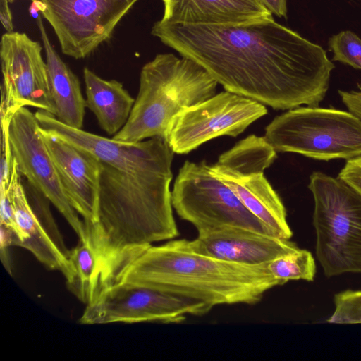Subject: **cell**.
I'll list each match as a JSON object with an SVG mask.
<instances>
[{
	"label": "cell",
	"mask_w": 361,
	"mask_h": 361,
	"mask_svg": "<svg viewBox=\"0 0 361 361\" xmlns=\"http://www.w3.org/2000/svg\"><path fill=\"white\" fill-rule=\"evenodd\" d=\"M2 71L1 118L11 119L21 107L31 106L55 115L42 47L27 34L4 33L1 39Z\"/></svg>",
	"instance_id": "cell-12"
},
{
	"label": "cell",
	"mask_w": 361,
	"mask_h": 361,
	"mask_svg": "<svg viewBox=\"0 0 361 361\" xmlns=\"http://www.w3.org/2000/svg\"><path fill=\"white\" fill-rule=\"evenodd\" d=\"M8 2L11 4V3L14 2V1H16V0H8Z\"/></svg>",
	"instance_id": "cell-28"
},
{
	"label": "cell",
	"mask_w": 361,
	"mask_h": 361,
	"mask_svg": "<svg viewBox=\"0 0 361 361\" xmlns=\"http://www.w3.org/2000/svg\"><path fill=\"white\" fill-rule=\"evenodd\" d=\"M112 282L145 286L204 302L254 305L276 286L267 263L258 265L220 260L196 253L186 239L147 246L130 257Z\"/></svg>",
	"instance_id": "cell-3"
},
{
	"label": "cell",
	"mask_w": 361,
	"mask_h": 361,
	"mask_svg": "<svg viewBox=\"0 0 361 361\" xmlns=\"http://www.w3.org/2000/svg\"><path fill=\"white\" fill-rule=\"evenodd\" d=\"M264 137L276 152L317 160L361 157V120L349 111L318 106L289 109L266 127Z\"/></svg>",
	"instance_id": "cell-6"
},
{
	"label": "cell",
	"mask_w": 361,
	"mask_h": 361,
	"mask_svg": "<svg viewBox=\"0 0 361 361\" xmlns=\"http://www.w3.org/2000/svg\"><path fill=\"white\" fill-rule=\"evenodd\" d=\"M263 5L279 17L287 18V0H260Z\"/></svg>",
	"instance_id": "cell-26"
},
{
	"label": "cell",
	"mask_w": 361,
	"mask_h": 361,
	"mask_svg": "<svg viewBox=\"0 0 361 361\" xmlns=\"http://www.w3.org/2000/svg\"><path fill=\"white\" fill-rule=\"evenodd\" d=\"M151 34L201 65L226 91L274 109L317 106L335 67L321 46L272 16L228 25L159 20Z\"/></svg>",
	"instance_id": "cell-1"
},
{
	"label": "cell",
	"mask_w": 361,
	"mask_h": 361,
	"mask_svg": "<svg viewBox=\"0 0 361 361\" xmlns=\"http://www.w3.org/2000/svg\"><path fill=\"white\" fill-rule=\"evenodd\" d=\"M212 309L203 302L169 292L112 282L86 305L79 322L83 324L180 323L188 314L202 316Z\"/></svg>",
	"instance_id": "cell-10"
},
{
	"label": "cell",
	"mask_w": 361,
	"mask_h": 361,
	"mask_svg": "<svg viewBox=\"0 0 361 361\" xmlns=\"http://www.w3.org/2000/svg\"><path fill=\"white\" fill-rule=\"evenodd\" d=\"M335 310L327 322L333 324H361V290H348L334 296Z\"/></svg>",
	"instance_id": "cell-23"
},
{
	"label": "cell",
	"mask_w": 361,
	"mask_h": 361,
	"mask_svg": "<svg viewBox=\"0 0 361 361\" xmlns=\"http://www.w3.org/2000/svg\"><path fill=\"white\" fill-rule=\"evenodd\" d=\"M73 277L67 285L86 305L92 303L102 288L99 259L90 240H80L69 252Z\"/></svg>",
	"instance_id": "cell-20"
},
{
	"label": "cell",
	"mask_w": 361,
	"mask_h": 361,
	"mask_svg": "<svg viewBox=\"0 0 361 361\" xmlns=\"http://www.w3.org/2000/svg\"><path fill=\"white\" fill-rule=\"evenodd\" d=\"M276 152L264 137L251 135L220 155L210 170L275 236L290 240L293 232L286 208L264 176Z\"/></svg>",
	"instance_id": "cell-7"
},
{
	"label": "cell",
	"mask_w": 361,
	"mask_h": 361,
	"mask_svg": "<svg viewBox=\"0 0 361 361\" xmlns=\"http://www.w3.org/2000/svg\"><path fill=\"white\" fill-rule=\"evenodd\" d=\"M40 128V127H39ZM40 132L63 191L87 228L97 218L101 161L92 153Z\"/></svg>",
	"instance_id": "cell-14"
},
{
	"label": "cell",
	"mask_w": 361,
	"mask_h": 361,
	"mask_svg": "<svg viewBox=\"0 0 361 361\" xmlns=\"http://www.w3.org/2000/svg\"><path fill=\"white\" fill-rule=\"evenodd\" d=\"M267 268L279 286L294 280L312 281L317 269L311 252L298 247L270 261Z\"/></svg>",
	"instance_id": "cell-21"
},
{
	"label": "cell",
	"mask_w": 361,
	"mask_h": 361,
	"mask_svg": "<svg viewBox=\"0 0 361 361\" xmlns=\"http://www.w3.org/2000/svg\"><path fill=\"white\" fill-rule=\"evenodd\" d=\"M86 106L96 116L100 128L116 134L127 122L135 99L116 80H105L87 67L83 69Z\"/></svg>",
	"instance_id": "cell-19"
},
{
	"label": "cell",
	"mask_w": 361,
	"mask_h": 361,
	"mask_svg": "<svg viewBox=\"0 0 361 361\" xmlns=\"http://www.w3.org/2000/svg\"><path fill=\"white\" fill-rule=\"evenodd\" d=\"M173 208L198 234L239 227L274 235L236 195L211 172L207 161H185L171 191Z\"/></svg>",
	"instance_id": "cell-8"
},
{
	"label": "cell",
	"mask_w": 361,
	"mask_h": 361,
	"mask_svg": "<svg viewBox=\"0 0 361 361\" xmlns=\"http://www.w3.org/2000/svg\"><path fill=\"white\" fill-rule=\"evenodd\" d=\"M36 23L46 54L54 116L66 126L81 129L87 106L80 81L52 46L41 15L36 17Z\"/></svg>",
	"instance_id": "cell-18"
},
{
	"label": "cell",
	"mask_w": 361,
	"mask_h": 361,
	"mask_svg": "<svg viewBox=\"0 0 361 361\" xmlns=\"http://www.w3.org/2000/svg\"><path fill=\"white\" fill-rule=\"evenodd\" d=\"M338 177L361 195V157L347 160Z\"/></svg>",
	"instance_id": "cell-24"
},
{
	"label": "cell",
	"mask_w": 361,
	"mask_h": 361,
	"mask_svg": "<svg viewBox=\"0 0 361 361\" xmlns=\"http://www.w3.org/2000/svg\"><path fill=\"white\" fill-rule=\"evenodd\" d=\"M173 150L149 147L101 161L97 218L86 228L104 283L139 250L179 235L170 183Z\"/></svg>",
	"instance_id": "cell-2"
},
{
	"label": "cell",
	"mask_w": 361,
	"mask_h": 361,
	"mask_svg": "<svg viewBox=\"0 0 361 361\" xmlns=\"http://www.w3.org/2000/svg\"><path fill=\"white\" fill-rule=\"evenodd\" d=\"M31 1L35 13L39 11L51 26L62 53L75 59L87 57L109 39L117 25L138 1Z\"/></svg>",
	"instance_id": "cell-9"
},
{
	"label": "cell",
	"mask_w": 361,
	"mask_h": 361,
	"mask_svg": "<svg viewBox=\"0 0 361 361\" xmlns=\"http://www.w3.org/2000/svg\"><path fill=\"white\" fill-rule=\"evenodd\" d=\"M21 178L13 159L10 185L16 221L20 231L18 246L29 250L49 269L61 271L68 283L73 277L70 250L58 244L37 217L27 200Z\"/></svg>",
	"instance_id": "cell-16"
},
{
	"label": "cell",
	"mask_w": 361,
	"mask_h": 361,
	"mask_svg": "<svg viewBox=\"0 0 361 361\" xmlns=\"http://www.w3.org/2000/svg\"><path fill=\"white\" fill-rule=\"evenodd\" d=\"M218 82L194 60L159 54L142 68L139 90L129 118L113 139L138 142L164 139L172 118L216 94Z\"/></svg>",
	"instance_id": "cell-4"
},
{
	"label": "cell",
	"mask_w": 361,
	"mask_h": 361,
	"mask_svg": "<svg viewBox=\"0 0 361 361\" xmlns=\"http://www.w3.org/2000/svg\"><path fill=\"white\" fill-rule=\"evenodd\" d=\"M8 135L12 156L21 176L41 192L63 216L79 237L87 238L84 221L71 205L42 138L35 114L27 107L12 116Z\"/></svg>",
	"instance_id": "cell-13"
},
{
	"label": "cell",
	"mask_w": 361,
	"mask_h": 361,
	"mask_svg": "<svg viewBox=\"0 0 361 361\" xmlns=\"http://www.w3.org/2000/svg\"><path fill=\"white\" fill-rule=\"evenodd\" d=\"M316 255L326 276L361 273V195L340 178L310 176Z\"/></svg>",
	"instance_id": "cell-5"
},
{
	"label": "cell",
	"mask_w": 361,
	"mask_h": 361,
	"mask_svg": "<svg viewBox=\"0 0 361 361\" xmlns=\"http://www.w3.org/2000/svg\"><path fill=\"white\" fill-rule=\"evenodd\" d=\"M186 244L196 253L245 265L268 263L298 248L290 240L239 227L198 234Z\"/></svg>",
	"instance_id": "cell-15"
},
{
	"label": "cell",
	"mask_w": 361,
	"mask_h": 361,
	"mask_svg": "<svg viewBox=\"0 0 361 361\" xmlns=\"http://www.w3.org/2000/svg\"><path fill=\"white\" fill-rule=\"evenodd\" d=\"M169 23L228 25L271 17L260 0H163Z\"/></svg>",
	"instance_id": "cell-17"
},
{
	"label": "cell",
	"mask_w": 361,
	"mask_h": 361,
	"mask_svg": "<svg viewBox=\"0 0 361 361\" xmlns=\"http://www.w3.org/2000/svg\"><path fill=\"white\" fill-rule=\"evenodd\" d=\"M8 0H0V18L6 32L13 31V23L11 10Z\"/></svg>",
	"instance_id": "cell-25"
},
{
	"label": "cell",
	"mask_w": 361,
	"mask_h": 361,
	"mask_svg": "<svg viewBox=\"0 0 361 361\" xmlns=\"http://www.w3.org/2000/svg\"><path fill=\"white\" fill-rule=\"evenodd\" d=\"M357 94L361 97V82L358 85V91H356Z\"/></svg>",
	"instance_id": "cell-27"
},
{
	"label": "cell",
	"mask_w": 361,
	"mask_h": 361,
	"mask_svg": "<svg viewBox=\"0 0 361 361\" xmlns=\"http://www.w3.org/2000/svg\"><path fill=\"white\" fill-rule=\"evenodd\" d=\"M267 114L259 102L226 90L176 114L164 140L174 153L188 154L217 137L238 136Z\"/></svg>",
	"instance_id": "cell-11"
},
{
	"label": "cell",
	"mask_w": 361,
	"mask_h": 361,
	"mask_svg": "<svg viewBox=\"0 0 361 361\" xmlns=\"http://www.w3.org/2000/svg\"><path fill=\"white\" fill-rule=\"evenodd\" d=\"M333 61L348 64L361 70V39L350 30L333 35L329 40Z\"/></svg>",
	"instance_id": "cell-22"
}]
</instances>
